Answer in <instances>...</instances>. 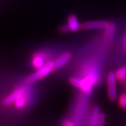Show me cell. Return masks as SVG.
Segmentation results:
<instances>
[{
  "label": "cell",
  "instance_id": "cell-1",
  "mask_svg": "<svg viewBox=\"0 0 126 126\" xmlns=\"http://www.w3.org/2000/svg\"><path fill=\"white\" fill-rule=\"evenodd\" d=\"M99 80V74L93 70L82 79L72 77L69 81L72 85L80 89L83 93L89 94L92 93L93 87L97 83Z\"/></svg>",
  "mask_w": 126,
  "mask_h": 126
},
{
  "label": "cell",
  "instance_id": "cell-2",
  "mask_svg": "<svg viewBox=\"0 0 126 126\" xmlns=\"http://www.w3.org/2000/svg\"><path fill=\"white\" fill-rule=\"evenodd\" d=\"M53 70H54V63L53 61H47L45 64L41 67L40 69H37L35 73L31 74L27 79V83L29 84L33 83L36 81H39V79H43L44 77H46Z\"/></svg>",
  "mask_w": 126,
  "mask_h": 126
},
{
  "label": "cell",
  "instance_id": "cell-3",
  "mask_svg": "<svg viewBox=\"0 0 126 126\" xmlns=\"http://www.w3.org/2000/svg\"><path fill=\"white\" fill-rule=\"evenodd\" d=\"M116 81L115 72H110L107 75V93L108 97L111 101H115L117 99V89H116Z\"/></svg>",
  "mask_w": 126,
  "mask_h": 126
},
{
  "label": "cell",
  "instance_id": "cell-4",
  "mask_svg": "<svg viewBox=\"0 0 126 126\" xmlns=\"http://www.w3.org/2000/svg\"><path fill=\"white\" fill-rule=\"evenodd\" d=\"M109 24V22L106 20H92L83 23L81 27L84 30H105Z\"/></svg>",
  "mask_w": 126,
  "mask_h": 126
},
{
  "label": "cell",
  "instance_id": "cell-5",
  "mask_svg": "<svg viewBox=\"0 0 126 126\" xmlns=\"http://www.w3.org/2000/svg\"><path fill=\"white\" fill-rule=\"evenodd\" d=\"M27 92V89L26 88H20L17 90H16L13 93L10 94L7 97H6L3 101H2V104L4 106L9 105L13 102H15L17 99L20 97L21 96H23V94H25Z\"/></svg>",
  "mask_w": 126,
  "mask_h": 126
},
{
  "label": "cell",
  "instance_id": "cell-6",
  "mask_svg": "<svg viewBox=\"0 0 126 126\" xmlns=\"http://www.w3.org/2000/svg\"><path fill=\"white\" fill-rule=\"evenodd\" d=\"M72 53H69V52H65L63 54L61 55L55 61H53L54 70L59 69L63 67V66H64L67 63H68L70 61V60L72 59Z\"/></svg>",
  "mask_w": 126,
  "mask_h": 126
},
{
  "label": "cell",
  "instance_id": "cell-7",
  "mask_svg": "<svg viewBox=\"0 0 126 126\" xmlns=\"http://www.w3.org/2000/svg\"><path fill=\"white\" fill-rule=\"evenodd\" d=\"M46 55L42 53H37L35 55H34L32 60V64L34 67L39 69L41 67H42L46 62Z\"/></svg>",
  "mask_w": 126,
  "mask_h": 126
},
{
  "label": "cell",
  "instance_id": "cell-8",
  "mask_svg": "<svg viewBox=\"0 0 126 126\" xmlns=\"http://www.w3.org/2000/svg\"><path fill=\"white\" fill-rule=\"evenodd\" d=\"M69 32H77L81 28V25L75 15H70L68 17V23H67Z\"/></svg>",
  "mask_w": 126,
  "mask_h": 126
},
{
  "label": "cell",
  "instance_id": "cell-9",
  "mask_svg": "<svg viewBox=\"0 0 126 126\" xmlns=\"http://www.w3.org/2000/svg\"><path fill=\"white\" fill-rule=\"evenodd\" d=\"M100 109H99V107L95 106L92 111V114H91V118H90V126H95L97 125V122L99 121V117H100Z\"/></svg>",
  "mask_w": 126,
  "mask_h": 126
},
{
  "label": "cell",
  "instance_id": "cell-10",
  "mask_svg": "<svg viewBox=\"0 0 126 126\" xmlns=\"http://www.w3.org/2000/svg\"><path fill=\"white\" fill-rule=\"evenodd\" d=\"M116 77L117 79V81L120 82H123L126 79V67H123L118 69L116 72H115Z\"/></svg>",
  "mask_w": 126,
  "mask_h": 126
},
{
  "label": "cell",
  "instance_id": "cell-11",
  "mask_svg": "<svg viewBox=\"0 0 126 126\" xmlns=\"http://www.w3.org/2000/svg\"><path fill=\"white\" fill-rule=\"evenodd\" d=\"M27 92L25 94H23V96H21L20 97H19L16 102L15 104L16 107L18 109H21L25 107V105L27 102Z\"/></svg>",
  "mask_w": 126,
  "mask_h": 126
},
{
  "label": "cell",
  "instance_id": "cell-12",
  "mask_svg": "<svg viewBox=\"0 0 126 126\" xmlns=\"http://www.w3.org/2000/svg\"><path fill=\"white\" fill-rule=\"evenodd\" d=\"M114 31H115V25L113 23H109L107 27L105 29V32H106L107 36H111L113 34Z\"/></svg>",
  "mask_w": 126,
  "mask_h": 126
},
{
  "label": "cell",
  "instance_id": "cell-13",
  "mask_svg": "<svg viewBox=\"0 0 126 126\" xmlns=\"http://www.w3.org/2000/svg\"><path fill=\"white\" fill-rule=\"evenodd\" d=\"M118 103L120 107L123 109L126 108V93L121 94L118 99Z\"/></svg>",
  "mask_w": 126,
  "mask_h": 126
},
{
  "label": "cell",
  "instance_id": "cell-14",
  "mask_svg": "<svg viewBox=\"0 0 126 126\" xmlns=\"http://www.w3.org/2000/svg\"><path fill=\"white\" fill-rule=\"evenodd\" d=\"M105 121H106V116H105V114L103 113H101L99 121H98L97 125L95 126H104Z\"/></svg>",
  "mask_w": 126,
  "mask_h": 126
},
{
  "label": "cell",
  "instance_id": "cell-15",
  "mask_svg": "<svg viewBox=\"0 0 126 126\" xmlns=\"http://www.w3.org/2000/svg\"><path fill=\"white\" fill-rule=\"evenodd\" d=\"M63 126H76V125L72 122L71 121L69 120H65L63 123Z\"/></svg>",
  "mask_w": 126,
  "mask_h": 126
},
{
  "label": "cell",
  "instance_id": "cell-16",
  "mask_svg": "<svg viewBox=\"0 0 126 126\" xmlns=\"http://www.w3.org/2000/svg\"><path fill=\"white\" fill-rule=\"evenodd\" d=\"M124 46L126 48V35H125V38H124Z\"/></svg>",
  "mask_w": 126,
  "mask_h": 126
},
{
  "label": "cell",
  "instance_id": "cell-17",
  "mask_svg": "<svg viewBox=\"0 0 126 126\" xmlns=\"http://www.w3.org/2000/svg\"></svg>",
  "mask_w": 126,
  "mask_h": 126
}]
</instances>
